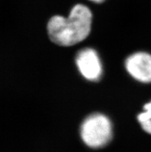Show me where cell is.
<instances>
[{"instance_id": "1", "label": "cell", "mask_w": 151, "mask_h": 152, "mask_svg": "<svg viewBox=\"0 0 151 152\" xmlns=\"http://www.w3.org/2000/svg\"><path fill=\"white\" fill-rule=\"evenodd\" d=\"M91 10L85 5L77 4L72 8L67 18L54 15L47 24L50 39L61 46H71L87 38L92 27Z\"/></svg>"}, {"instance_id": "2", "label": "cell", "mask_w": 151, "mask_h": 152, "mask_svg": "<svg viewBox=\"0 0 151 152\" xmlns=\"http://www.w3.org/2000/svg\"><path fill=\"white\" fill-rule=\"evenodd\" d=\"M80 135L85 145L92 148H100L106 146L112 139V124L104 114H93L82 122Z\"/></svg>"}, {"instance_id": "3", "label": "cell", "mask_w": 151, "mask_h": 152, "mask_svg": "<svg viewBox=\"0 0 151 152\" xmlns=\"http://www.w3.org/2000/svg\"><path fill=\"white\" fill-rule=\"evenodd\" d=\"M76 64L79 71L85 79L96 81L103 74V67L99 55L92 48H84L77 53Z\"/></svg>"}, {"instance_id": "4", "label": "cell", "mask_w": 151, "mask_h": 152, "mask_svg": "<svg viewBox=\"0 0 151 152\" xmlns=\"http://www.w3.org/2000/svg\"><path fill=\"white\" fill-rule=\"evenodd\" d=\"M125 67L136 80L144 83H151V54L136 52L125 60Z\"/></svg>"}, {"instance_id": "5", "label": "cell", "mask_w": 151, "mask_h": 152, "mask_svg": "<svg viewBox=\"0 0 151 152\" xmlns=\"http://www.w3.org/2000/svg\"><path fill=\"white\" fill-rule=\"evenodd\" d=\"M144 111L137 116L139 122H141L145 120H151V101L148 104H146L144 107Z\"/></svg>"}, {"instance_id": "6", "label": "cell", "mask_w": 151, "mask_h": 152, "mask_svg": "<svg viewBox=\"0 0 151 152\" xmlns=\"http://www.w3.org/2000/svg\"><path fill=\"white\" fill-rule=\"evenodd\" d=\"M141 124L143 129L147 132V133L151 134V120H145L143 121L140 122Z\"/></svg>"}, {"instance_id": "7", "label": "cell", "mask_w": 151, "mask_h": 152, "mask_svg": "<svg viewBox=\"0 0 151 152\" xmlns=\"http://www.w3.org/2000/svg\"><path fill=\"white\" fill-rule=\"evenodd\" d=\"M90 1L95 2V3H101V2H104L105 0H90Z\"/></svg>"}]
</instances>
